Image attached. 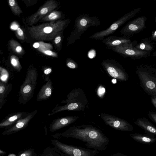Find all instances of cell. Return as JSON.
Here are the masks:
<instances>
[{"instance_id": "1", "label": "cell", "mask_w": 156, "mask_h": 156, "mask_svg": "<svg viewBox=\"0 0 156 156\" xmlns=\"http://www.w3.org/2000/svg\"><path fill=\"white\" fill-rule=\"evenodd\" d=\"M63 136L78 139L89 148L104 150L108 144L107 137L98 129L90 125L72 126L61 134Z\"/></svg>"}, {"instance_id": "2", "label": "cell", "mask_w": 156, "mask_h": 156, "mask_svg": "<svg viewBox=\"0 0 156 156\" xmlns=\"http://www.w3.org/2000/svg\"><path fill=\"white\" fill-rule=\"evenodd\" d=\"M88 100L84 91L81 88L72 90L67 95V99L61 103H66L62 106H56L48 114L50 116L65 110L83 111L87 107Z\"/></svg>"}, {"instance_id": "3", "label": "cell", "mask_w": 156, "mask_h": 156, "mask_svg": "<svg viewBox=\"0 0 156 156\" xmlns=\"http://www.w3.org/2000/svg\"><path fill=\"white\" fill-rule=\"evenodd\" d=\"M100 24V19L97 16H91L87 14L79 15L76 19L75 28L72 32L70 42L73 43L80 39L82 35L90 27H97Z\"/></svg>"}, {"instance_id": "4", "label": "cell", "mask_w": 156, "mask_h": 156, "mask_svg": "<svg viewBox=\"0 0 156 156\" xmlns=\"http://www.w3.org/2000/svg\"><path fill=\"white\" fill-rule=\"evenodd\" d=\"M37 73L34 69L27 72L25 80L21 85L18 101L20 104H25L32 98L37 83Z\"/></svg>"}, {"instance_id": "5", "label": "cell", "mask_w": 156, "mask_h": 156, "mask_svg": "<svg viewBox=\"0 0 156 156\" xmlns=\"http://www.w3.org/2000/svg\"><path fill=\"white\" fill-rule=\"evenodd\" d=\"M140 10V8H137L131 11L115 21L107 29L94 33L89 38L96 40H103L105 37L113 33L126 21L135 16Z\"/></svg>"}, {"instance_id": "6", "label": "cell", "mask_w": 156, "mask_h": 156, "mask_svg": "<svg viewBox=\"0 0 156 156\" xmlns=\"http://www.w3.org/2000/svg\"><path fill=\"white\" fill-rule=\"evenodd\" d=\"M103 68L110 76L119 81L127 80V74L122 66L117 61L113 59H106L101 63Z\"/></svg>"}, {"instance_id": "7", "label": "cell", "mask_w": 156, "mask_h": 156, "mask_svg": "<svg viewBox=\"0 0 156 156\" xmlns=\"http://www.w3.org/2000/svg\"><path fill=\"white\" fill-rule=\"evenodd\" d=\"M110 49L124 57L133 59L146 57L151 53L137 49L133 46L131 42L123 44Z\"/></svg>"}, {"instance_id": "8", "label": "cell", "mask_w": 156, "mask_h": 156, "mask_svg": "<svg viewBox=\"0 0 156 156\" xmlns=\"http://www.w3.org/2000/svg\"><path fill=\"white\" fill-rule=\"evenodd\" d=\"M54 145L68 156H95L96 152L68 145L57 140H54Z\"/></svg>"}, {"instance_id": "9", "label": "cell", "mask_w": 156, "mask_h": 156, "mask_svg": "<svg viewBox=\"0 0 156 156\" xmlns=\"http://www.w3.org/2000/svg\"><path fill=\"white\" fill-rule=\"evenodd\" d=\"M101 117L106 124L115 129L126 132L133 130L132 125L123 119L105 113H102Z\"/></svg>"}, {"instance_id": "10", "label": "cell", "mask_w": 156, "mask_h": 156, "mask_svg": "<svg viewBox=\"0 0 156 156\" xmlns=\"http://www.w3.org/2000/svg\"><path fill=\"white\" fill-rule=\"evenodd\" d=\"M147 17L141 16L128 23L120 31L121 33L126 36H131L142 31L146 27Z\"/></svg>"}, {"instance_id": "11", "label": "cell", "mask_w": 156, "mask_h": 156, "mask_svg": "<svg viewBox=\"0 0 156 156\" xmlns=\"http://www.w3.org/2000/svg\"><path fill=\"white\" fill-rule=\"evenodd\" d=\"M138 75L145 91L152 96H156V78L145 71H138Z\"/></svg>"}, {"instance_id": "12", "label": "cell", "mask_w": 156, "mask_h": 156, "mask_svg": "<svg viewBox=\"0 0 156 156\" xmlns=\"http://www.w3.org/2000/svg\"><path fill=\"white\" fill-rule=\"evenodd\" d=\"M37 110H35L30 113L26 117L19 120L12 127L5 130L2 133L3 135H9L18 132L24 129L29 122L36 114Z\"/></svg>"}, {"instance_id": "13", "label": "cell", "mask_w": 156, "mask_h": 156, "mask_svg": "<svg viewBox=\"0 0 156 156\" xmlns=\"http://www.w3.org/2000/svg\"><path fill=\"white\" fill-rule=\"evenodd\" d=\"M78 119L76 116H66L54 120L51 123L50 129L51 131L58 130L75 122Z\"/></svg>"}, {"instance_id": "14", "label": "cell", "mask_w": 156, "mask_h": 156, "mask_svg": "<svg viewBox=\"0 0 156 156\" xmlns=\"http://www.w3.org/2000/svg\"><path fill=\"white\" fill-rule=\"evenodd\" d=\"M130 42H131V40L128 37L114 35L108 36L104 39L102 41V43L109 49L123 44Z\"/></svg>"}, {"instance_id": "15", "label": "cell", "mask_w": 156, "mask_h": 156, "mask_svg": "<svg viewBox=\"0 0 156 156\" xmlns=\"http://www.w3.org/2000/svg\"><path fill=\"white\" fill-rule=\"evenodd\" d=\"M30 113L19 112L12 114L0 123V127L4 128L16 123L19 120L27 116Z\"/></svg>"}, {"instance_id": "16", "label": "cell", "mask_w": 156, "mask_h": 156, "mask_svg": "<svg viewBox=\"0 0 156 156\" xmlns=\"http://www.w3.org/2000/svg\"><path fill=\"white\" fill-rule=\"evenodd\" d=\"M52 83L50 79L48 80L39 91L37 97V101H40L48 99L51 95Z\"/></svg>"}, {"instance_id": "17", "label": "cell", "mask_w": 156, "mask_h": 156, "mask_svg": "<svg viewBox=\"0 0 156 156\" xmlns=\"http://www.w3.org/2000/svg\"><path fill=\"white\" fill-rule=\"evenodd\" d=\"M135 124L143 129L146 134L156 136V127L145 118L137 119Z\"/></svg>"}, {"instance_id": "18", "label": "cell", "mask_w": 156, "mask_h": 156, "mask_svg": "<svg viewBox=\"0 0 156 156\" xmlns=\"http://www.w3.org/2000/svg\"><path fill=\"white\" fill-rule=\"evenodd\" d=\"M130 136L136 141L144 144H151L156 141V138L154 136L147 134L135 133L131 134Z\"/></svg>"}, {"instance_id": "19", "label": "cell", "mask_w": 156, "mask_h": 156, "mask_svg": "<svg viewBox=\"0 0 156 156\" xmlns=\"http://www.w3.org/2000/svg\"><path fill=\"white\" fill-rule=\"evenodd\" d=\"M12 88L11 84L1 80L0 82V109L5 103V99L10 92Z\"/></svg>"}, {"instance_id": "20", "label": "cell", "mask_w": 156, "mask_h": 156, "mask_svg": "<svg viewBox=\"0 0 156 156\" xmlns=\"http://www.w3.org/2000/svg\"><path fill=\"white\" fill-rule=\"evenodd\" d=\"M138 50L147 51L151 52L154 50V46L148 39H145L134 46Z\"/></svg>"}, {"instance_id": "21", "label": "cell", "mask_w": 156, "mask_h": 156, "mask_svg": "<svg viewBox=\"0 0 156 156\" xmlns=\"http://www.w3.org/2000/svg\"><path fill=\"white\" fill-rule=\"evenodd\" d=\"M1 80L4 82L7 79L8 74L7 71L5 69L0 67Z\"/></svg>"}, {"instance_id": "22", "label": "cell", "mask_w": 156, "mask_h": 156, "mask_svg": "<svg viewBox=\"0 0 156 156\" xmlns=\"http://www.w3.org/2000/svg\"><path fill=\"white\" fill-rule=\"evenodd\" d=\"M67 66L69 68L72 69H76L78 67L77 64L74 61L71 59L68 61L67 63Z\"/></svg>"}, {"instance_id": "23", "label": "cell", "mask_w": 156, "mask_h": 156, "mask_svg": "<svg viewBox=\"0 0 156 156\" xmlns=\"http://www.w3.org/2000/svg\"><path fill=\"white\" fill-rule=\"evenodd\" d=\"M105 92V89L102 86H100L98 88L97 93L98 96L101 98L103 97Z\"/></svg>"}, {"instance_id": "24", "label": "cell", "mask_w": 156, "mask_h": 156, "mask_svg": "<svg viewBox=\"0 0 156 156\" xmlns=\"http://www.w3.org/2000/svg\"><path fill=\"white\" fill-rule=\"evenodd\" d=\"M148 115L150 119L156 124V113L154 112H150Z\"/></svg>"}, {"instance_id": "25", "label": "cell", "mask_w": 156, "mask_h": 156, "mask_svg": "<svg viewBox=\"0 0 156 156\" xmlns=\"http://www.w3.org/2000/svg\"><path fill=\"white\" fill-rule=\"evenodd\" d=\"M32 151L30 150H27L20 154L19 156H32Z\"/></svg>"}, {"instance_id": "26", "label": "cell", "mask_w": 156, "mask_h": 156, "mask_svg": "<svg viewBox=\"0 0 156 156\" xmlns=\"http://www.w3.org/2000/svg\"><path fill=\"white\" fill-rule=\"evenodd\" d=\"M58 16L54 12H52L48 16V18L50 20H54L56 19Z\"/></svg>"}, {"instance_id": "27", "label": "cell", "mask_w": 156, "mask_h": 156, "mask_svg": "<svg viewBox=\"0 0 156 156\" xmlns=\"http://www.w3.org/2000/svg\"><path fill=\"white\" fill-rule=\"evenodd\" d=\"M52 30V28L50 27H45L44 29V31L46 33H50Z\"/></svg>"}, {"instance_id": "28", "label": "cell", "mask_w": 156, "mask_h": 156, "mask_svg": "<svg viewBox=\"0 0 156 156\" xmlns=\"http://www.w3.org/2000/svg\"><path fill=\"white\" fill-rule=\"evenodd\" d=\"M151 38L152 40L156 41V30L152 32Z\"/></svg>"}, {"instance_id": "29", "label": "cell", "mask_w": 156, "mask_h": 156, "mask_svg": "<svg viewBox=\"0 0 156 156\" xmlns=\"http://www.w3.org/2000/svg\"><path fill=\"white\" fill-rule=\"evenodd\" d=\"M151 101L153 104L156 108V96H152Z\"/></svg>"}, {"instance_id": "30", "label": "cell", "mask_w": 156, "mask_h": 156, "mask_svg": "<svg viewBox=\"0 0 156 156\" xmlns=\"http://www.w3.org/2000/svg\"><path fill=\"white\" fill-rule=\"evenodd\" d=\"M52 69L50 68H48L45 69L44 71V73L45 75H48L51 73Z\"/></svg>"}, {"instance_id": "31", "label": "cell", "mask_w": 156, "mask_h": 156, "mask_svg": "<svg viewBox=\"0 0 156 156\" xmlns=\"http://www.w3.org/2000/svg\"><path fill=\"white\" fill-rule=\"evenodd\" d=\"M48 9L47 8H44L41 10L40 12L42 14H45L48 12Z\"/></svg>"}, {"instance_id": "32", "label": "cell", "mask_w": 156, "mask_h": 156, "mask_svg": "<svg viewBox=\"0 0 156 156\" xmlns=\"http://www.w3.org/2000/svg\"><path fill=\"white\" fill-rule=\"evenodd\" d=\"M61 40V37L60 36H58L55 39L54 42L56 44L60 42Z\"/></svg>"}, {"instance_id": "33", "label": "cell", "mask_w": 156, "mask_h": 156, "mask_svg": "<svg viewBox=\"0 0 156 156\" xmlns=\"http://www.w3.org/2000/svg\"><path fill=\"white\" fill-rule=\"evenodd\" d=\"M17 33L20 36H22L23 35V31L20 28H18L17 29Z\"/></svg>"}, {"instance_id": "34", "label": "cell", "mask_w": 156, "mask_h": 156, "mask_svg": "<svg viewBox=\"0 0 156 156\" xmlns=\"http://www.w3.org/2000/svg\"><path fill=\"white\" fill-rule=\"evenodd\" d=\"M9 4L11 6H14L15 4V2L14 0H9Z\"/></svg>"}, {"instance_id": "35", "label": "cell", "mask_w": 156, "mask_h": 156, "mask_svg": "<svg viewBox=\"0 0 156 156\" xmlns=\"http://www.w3.org/2000/svg\"><path fill=\"white\" fill-rule=\"evenodd\" d=\"M11 62L12 64L14 66H16L17 65V62L16 60L14 58H13L12 59Z\"/></svg>"}, {"instance_id": "36", "label": "cell", "mask_w": 156, "mask_h": 156, "mask_svg": "<svg viewBox=\"0 0 156 156\" xmlns=\"http://www.w3.org/2000/svg\"><path fill=\"white\" fill-rule=\"evenodd\" d=\"M16 51L17 52H19L21 51L22 50L21 47L20 46H18L16 48Z\"/></svg>"}, {"instance_id": "37", "label": "cell", "mask_w": 156, "mask_h": 156, "mask_svg": "<svg viewBox=\"0 0 156 156\" xmlns=\"http://www.w3.org/2000/svg\"><path fill=\"white\" fill-rule=\"evenodd\" d=\"M39 45H40L39 43L35 42L34 44L33 47L35 48H37L39 47Z\"/></svg>"}, {"instance_id": "38", "label": "cell", "mask_w": 156, "mask_h": 156, "mask_svg": "<svg viewBox=\"0 0 156 156\" xmlns=\"http://www.w3.org/2000/svg\"><path fill=\"white\" fill-rule=\"evenodd\" d=\"M44 53L47 55H52V51L49 50L45 51L44 52Z\"/></svg>"}, {"instance_id": "39", "label": "cell", "mask_w": 156, "mask_h": 156, "mask_svg": "<svg viewBox=\"0 0 156 156\" xmlns=\"http://www.w3.org/2000/svg\"><path fill=\"white\" fill-rule=\"evenodd\" d=\"M12 29L16 30L18 28V27L16 25L13 26L12 27Z\"/></svg>"}, {"instance_id": "40", "label": "cell", "mask_w": 156, "mask_h": 156, "mask_svg": "<svg viewBox=\"0 0 156 156\" xmlns=\"http://www.w3.org/2000/svg\"><path fill=\"white\" fill-rule=\"evenodd\" d=\"M152 56L153 57H156V51L153 53L152 55Z\"/></svg>"}, {"instance_id": "41", "label": "cell", "mask_w": 156, "mask_h": 156, "mask_svg": "<svg viewBox=\"0 0 156 156\" xmlns=\"http://www.w3.org/2000/svg\"><path fill=\"white\" fill-rule=\"evenodd\" d=\"M5 152H4V151H2L1 150H0V154H5Z\"/></svg>"}, {"instance_id": "42", "label": "cell", "mask_w": 156, "mask_h": 156, "mask_svg": "<svg viewBox=\"0 0 156 156\" xmlns=\"http://www.w3.org/2000/svg\"><path fill=\"white\" fill-rule=\"evenodd\" d=\"M8 156H16V155L13 154H9Z\"/></svg>"}, {"instance_id": "43", "label": "cell", "mask_w": 156, "mask_h": 156, "mask_svg": "<svg viewBox=\"0 0 156 156\" xmlns=\"http://www.w3.org/2000/svg\"><path fill=\"white\" fill-rule=\"evenodd\" d=\"M126 156L125 155H123V154H120V155H117V156Z\"/></svg>"}, {"instance_id": "44", "label": "cell", "mask_w": 156, "mask_h": 156, "mask_svg": "<svg viewBox=\"0 0 156 156\" xmlns=\"http://www.w3.org/2000/svg\"><path fill=\"white\" fill-rule=\"evenodd\" d=\"M155 22H156V16L155 18Z\"/></svg>"}]
</instances>
